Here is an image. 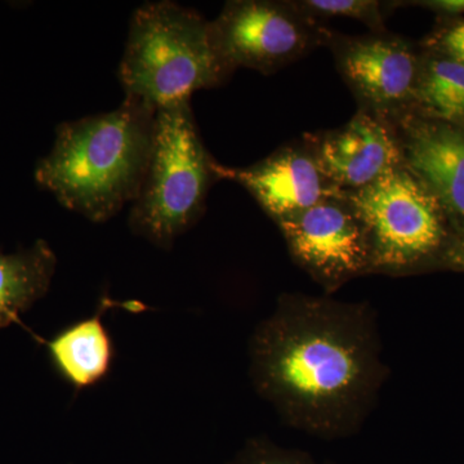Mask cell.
Returning a JSON list of instances; mask_svg holds the SVG:
<instances>
[{
    "label": "cell",
    "instance_id": "cell-1",
    "mask_svg": "<svg viewBox=\"0 0 464 464\" xmlns=\"http://www.w3.org/2000/svg\"><path fill=\"white\" fill-rule=\"evenodd\" d=\"M387 369L369 304L284 293L249 341L259 396L292 429L325 440L362 430Z\"/></svg>",
    "mask_w": 464,
    "mask_h": 464
},
{
    "label": "cell",
    "instance_id": "cell-2",
    "mask_svg": "<svg viewBox=\"0 0 464 464\" xmlns=\"http://www.w3.org/2000/svg\"><path fill=\"white\" fill-rule=\"evenodd\" d=\"M158 109L125 96L118 109L58 125L35 181L61 206L103 224L141 191L151 159Z\"/></svg>",
    "mask_w": 464,
    "mask_h": 464
},
{
    "label": "cell",
    "instance_id": "cell-3",
    "mask_svg": "<svg viewBox=\"0 0 464 464\" xmlns=\"http://www.w3.org/2000/svg\"><path fill=\"white\" fill-rule=\"evenodd\" d=\"M232 72L212 21L194 9L161 0L134 12L118 72L125 96L157 109L190 102L195 92L224 84Z\"/></svg>",
    "mask_w": 464,
    "mask_h": 464
},
{
    "label": "cell",
    "instance_id": "cell-4",
    "mask_svg": "<svg viewBox=\"0 0 464 464\" xmlns=\"http://www.w3.org/2000/svg\"><path fill=\"white\" fill-rule=\"evenodd\" d=\"M216 160L201 141L190 102L159 108L151 159L128 224L161 249L197 224L217 181Z\"/></svg>",
    "mask_w": 464,
    "mask_h": 464
},
{
    "label": "cell",
    "instance_id": "cell-5",
    "mask_svg": "<svg viewBox=\"0 0 464 464\" xmlns=\"http://www.w3.org/2000/svg\"><path fill=\"white\" fill-rule=\"evenodd\" d=\"M346 197L371 235L372 273H404L450 243L444 209L404 163Z\"/></svg>",
    "mask_w": 464,
    "mask_h": 464
},
{
    "label": "cell",
    "instance_id": "cell-6",
    "mask_svg": "<svg viewBox=\"0 0 464 464\" xmlns=\"http://www.w3.org/2000/svg\"><path fill=\"white\" fill-rule=\"evenodd\" d=\"M212 30L232 72L246 67L264 75L326 47L332 34L295 0H232L212 21Z\"/></svg>",
    "mask_w": 464,
    "mask_h": 464
},
{
    "label": "cell",
    "instance_id": "cell-7",
    "mask_svg": "<svg viewBox=\"0 0 464 464\" xmlns=\"http://www.w3.org/2000/svg\"><path fill=\"white\" fill-rule=\"evenodd\" d=\"M290 256L328 292L373 271V246L346 192L279 224Z\"/></svg>",
    "mask_w": 464,
    "mask_h": 464
},
{
    "label": "cell",
    "instance_id": "cell-8",
    "mask_svg": "<svg viewBox=\"0 0 464 464\" xmlns=\"http://www.w3.org/2000/svg\"><path fill=\"white\" fill-rule=\"evenodd\" d=\"M326 47L359 109L390 123L411 112L422 56L408 39L387 30L362 35L332 32Z\"/></svg>",
    "mask_w": 464,
    "mask_h": 464
},
{
    "label": "cell",
    "instance_id": "cell-9",
    "mask_svg": "<svg viewBox=\"0 0 464 464\" xmlns=\"http://www.w3.org/2000/svg\"><path fill=\"white\" fill-rule=\"evenodd\" d=\"M215 172L218 179L243 186L276 224L344 192L324 174L304 137L246 168L216 161Z\"/></svg>",
    "mask_w": 464,
    "mask_h": 464
},
{
    "label": "cell",
    "instance_id": "cell-10",
    "mask_svg": "<svg viewBox=\"0 0 464 464\" xmlns=\"http://www.w3.org/2000/svg\"><path fill=\"white\" fill-rule=\"evenodd\" d=\"M324 174L341 191L371 185L402 164L395 125L365 110L335 130L304 134Z\"/></svg>",
    "mask_w": 464,
    "mask_h": 464
},
{
    "label": "cell",
    "instance_id": "cell-11",
    "mask_svg": "<svg viewBox=\"0 0 464 464\" xmlns=\"http://www.w3.org/2000/svg\"><path fill=\"white\" fill-rule=\"evenodd\" d=\"M392 124L404 166L432 192L449 222L464 231V128L411 112Z\"/></svg>",
    "mask_w": 464,
    "mask_h": 464
},
{
    "label": "cell",
    "instance_id": "cell-12",
    "mask_svg": "<svg viewBox=\"0 0 464 464\" xmlns=\"http://www.w3.org/2000/svg\"><path fill=\"white\" fill-rule=\"evenodd\" d=\"M115 302L101 299L93 316L79 320L43 341L57 373L75 390L94 386L109 374L114 362V343L102 323L103 314Z\"/></svg>",
    "mask_w": 464,
    "mask_h": 464
},
{
    "label": "cell",
    "instance_id": "cell-13",
    "mask_svg": "<svg viewBox=\"0 0 464 464\" xmlns=\"http://www.w3.org/2000/svg\"><path fill=\"white\" fill-rule=\"evenodd\" d=\"M56 266V255L44 240L12 255L0 252V329L20 323V316L47 295Z\"/></svg>",
    "mask_w": 464,
    "mask_h": 464
},
{
    "label": "cell",
    "instance_id": "cell-14",
    "mask_svg": "<svg viewBox=\"0 0 464 464\" xmlns=\"http://www.w3.org/2000/svg\"><path fill=\"white\" fill-rule=\"evenodd\" d=\"M411 112L464 128V66L432 52L422 56Z\"/></svg>",
    "mask_w": 464,
    "mask_h": 464
},
{
    "label": "cell",
    "instance_id": "cell-15",
    "mask_svg": "<svg viewBox=\"0 0 464 464\" xmlns=\"http://www.w3.org/2000/svg\"><path fill=\"white\" fill-rule=\"evenodd\" d=\"M299 8L311 17H346L359 21L371 32H384L387 17L395 9V2L380 0H295Z\"/></svg>",
    "mask_w": 464,
    "mask_h": 464
},
{
    "label": "cell",
    "instance_id": "cell-16",
    "mask_svg": "<svg viewBox=\"0 0 464 464\" xmlns=\"http://www.w3.org/2000/svg\"><path fill=\"white\" fill-rule=\"evenodd\" d=\"M228 464H328L319 463L297 449L279 447L267 439H250Z\"/></svg>",
    "mask_w": 464,
    "mask_h": 464
},
{
    "label": "cell",
    "instance_id": "cell-17",
    "mask_svg": "<svg viewBox=\"0 0 464 464\" xmlns=\"http://www.w3.org/2000/svg\"><path fill=\"white\" fill-rule=\"evenodd\" d=\"M432 53L450 58L464 66V20L444 27L430 42Z\"/></svg>",
    "mask_w": 464,
    "mask_h": 464
},
{
    "label": "cell",
    "instance_id": "cell-18",
    "mask_svg": "<svg viewBox=\"0 0 464 464\" xmlns=\"http://www.w3.org/2000/svg\"><path fill=\"white\" fill-rule=\"evenodd\" d=\"M445 264L464 271V231L457 234L444 250Z\"/></svg>",
    "mask_w": 464,
    "mask_h": 464
},
{
    "label": "cell",
    "instance_id": "cell-19",
    "mask_svg": "<svg viewBox=\"0 0 464 464\" xmlns=\"http://www.w3.org/2000/svg\"><path fill=\"white\" fill-rule=\"evenodd\" d=\"M420 5L448 16L464 14V0H435V2H422Z\"/></svg>",
    "mask_w": 464,
    "mask_h": 464
}]
</instances>
